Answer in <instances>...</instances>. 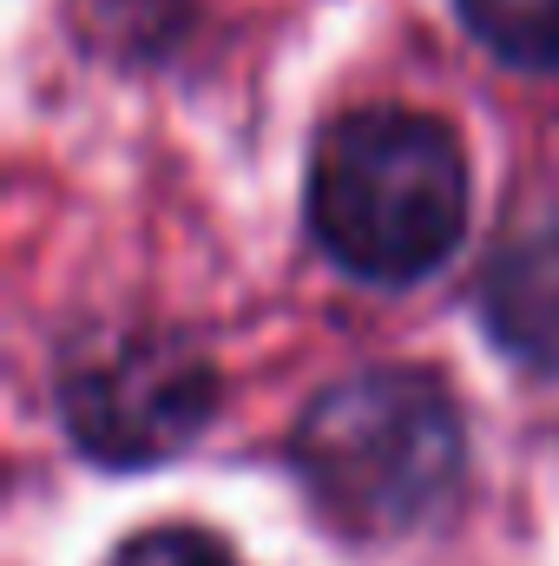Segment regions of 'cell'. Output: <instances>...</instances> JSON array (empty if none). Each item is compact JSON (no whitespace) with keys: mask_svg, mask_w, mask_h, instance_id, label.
Returning <instances> with one entry per match:
<instances>
[{"mask_svg":"<svg viewBox=\"0 0 559 566\" xmlns=\"http://www.w3.org/2000/svg\"><path fill=\"white\" fill-rule=\"evenodd\" d=\"M309 231L362 283L409 290L467 238V151L402 106L336 119L309 158Z\"/></svg>","mask_w":559,"mask_h":566,"instance_id":"cell-1","label":"cell"},{"mask_svg":"<svg viewBox=\"0 0 559 566\" xmlns=\"http://www.w3.org/2000/svg\"><path fill=\"white\" fill-rule=\"evenodd\" d=\"M309 501L356 541H402L428 527L467 468L454 396L421 369H356L329 382L289 434Z\"/></svg>","mask_w":559,"mask_h":566,"instance_id":"cell-2","label":"cell"},{"mask_svg":"<svg viewBox=\"0 0 559 566\" xmlns=\"http://www.w3.org/2000/svg\"><path fill=\"white\" fill-rule=\"evenodd\" d=\"M218 409V376L198 349L171 336H113L93 356H80L60 382L66 434L106 461L145 468L178 454Z\"/></svg>","mask_w":559,"mask_h":566,"instance_id":"cell-3","label":"cell"},{"mask_svg":"<svg viewBox=\"0 0 559 566\" xmlns=\"http://www.w3.org/2000/svg\"><path fill=\"white\" fill-rule=\"evenodd\" d=\"M481 323L520 369L559 376V224L507 244L487 264Z\"/></svg>","mask_w":559,"mask_h":566,"instance_id":"cell-4","label":"cell"},{"mask_svg":"<svg viewBox=\"0 0 559 566\" xmlns=\"http://www.w3.org/2000/svg\"><path fill=\"white\" fill-rule=\"evenodd\" d=\"M467 33L527 73H559V0H461Z\"/></svg>","mask_w":559,"mask_h":566,"instance_id":"cell-5","label":"cell"},{"mask_svg":"<svg viewBox=\"0 0 559 566\" xmlns=\"http://www.w3.org/2000/svg\"><path fill=\"white\" fill-rule=\"evenodd\" d=\"M113 566H244L218 534L204 527H151V534H133Z\"/></svg>","mask_w":559,"mask_h":566,"instance_id":"cell-6","label":"cell"}]
</instances>
